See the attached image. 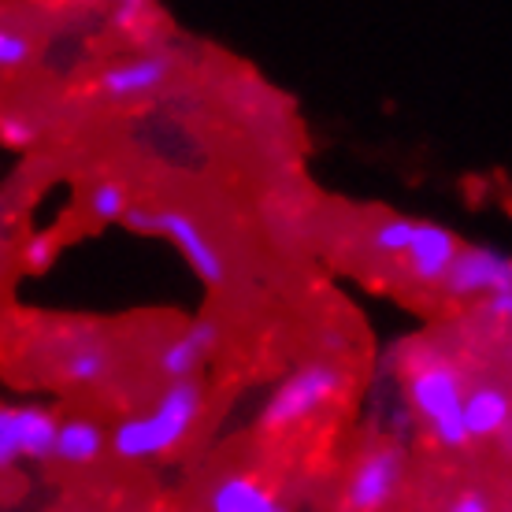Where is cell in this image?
Returning a JSON list of instances; mask_svg holds the SVG:
<instances>
[{
    "label": "cell",
    "mask_w": 512,
    "mask_h": 512,
    "mask_svg": "<svg viewBox=\"0 0 512 512\" xmlns=\"http://www.w3.org/2000/svg\"><path fill=\"white\" fill-rule=\"evenodd\" d=\"M346 372L331 364V360H308L297 364L290 375H282V383L275 386L264 401V409L256 416V427L268 438L286 435L301 423L316 420L320 412H327L346 390Z\"/></svg>",
    "instance_id": "3957f363"
},
{
    "label": "cell",
    "mask_w": 512,
    "mask_h": 512,
    "mask_svg": "<svg viewBox=\"0 0 512 512\" xmlns=\"http://www.w3.org/2000/svg\"><path fill=\"white\" fill-rule=\"evenodd\" d=\"M219 342H223V331H219L216 320H193L190 327H182V331L160 349L156 368H160V375H164L167 383L193 379L208 360L216 357Z\"/></svg>",
    "instance_id": "ba28073f"
},
{
    "label": "cell",
    "mask_w": 512,
    "mask_h": 512,
    "mask_svg": "<svg viewBox=\"0 0 512 512\" xmlns=\"http://www.w3.org/2000/svg\"><path fill=\"white\" fill-rule=\"evenodd\" d=\"M112 26H116L119 34H127L130 41L149 45L156 34V26H160V15H156V8H149V4L127 0V4H116V8H112Z\"/></svg>",
    "instance_id": "9a60e30c"
},
{
    "label": "cell",
    "mask_w": 512,
    "mask_h": 512,
    "mask_svg": "<svg viewBox=\"0 0 512 512\" xmlns=\"http://www.w3.org/2000/svg\"><path fill=\"white\" fill-rule=\"evenodd\" d=\"M123 223L138 234H160V238H171V242L179 245V253L186 256V264L193 268V275L205 282L208 290L227 286L231 268H227L223 253L212 245L205 227H201L193 216H186V212H179V208H134L130 205Z\"/></svg>",
    "instance_id": "277c9868"
},
{
    "label": "cell",
    "mask_w": 512,
    "mask_h": 512,
    "mask_svg": "<svg viewBox=\"0 0 512 512\" xmlns=\"http://www.w3.org/2000/svg\"><path fill=\"white\" fill-rule=\"evenodd\" d=\"M205 412V386L197 379L167 383L149 412H134L127 420H119L108 435V449L119 461H156L167 457L190 438Z\"/></svg>",
    "instance_id": "6da1fadb"
},
{
    "label": "cell",
    "mask_w": 512,
    "mask_h": 512,
    "mask_svg": "<svg viewBox=\"0 0 512 512\" xmlns=\"http://www.w3.org/2000/svg\"><path fill=\"white\" fill-rule=\"evenodd\" d=\"M104 449H108V431L101 423L90 416H71V420H60L52 461L67 464V468H86V464L101 461Z\"/></svg>",
    "instance_id": "7c38bea8"
},
{
    "label": "cell",
    "mask_w": 512,
    "mask_h": 512,
    "mask_svg": "<svg viewBox=\"0 0 512 512\" xmlns=\"http://www.w3.org/2000/svg\"><path fill=\"white\" fill-rule=\"evenodd\" d=\"M457 249H461V242L453 238V231H446L442 223H431V219H416L412 242H409V249H405L409 275L420 282V286H442Z\"/></svg>",
    "instance_id": "9c48e42d"
},
{
    "label": "cell",
    "mask_w": 512,
    "mask_h": 512,
    "mask_svg": "<svg viewBox=\"0 0 512 512\" xmlns=\"http://www.w3.org/2000/svg\"><path fill=\"white\" fill-rule=\"evenodd\" d=\"M112 372V353L104 346H75L64 357V379L71 386H101Z\"/></svg>",
    "instance_id": "5bb4252c"
},
{
    "label": "cell",
    "mask_w": 512,
    "mask_h": 512,
    "mask_svg": "<svg viewBox=\"0 0 512 512\" xmlns=\"http://www.w3.org/2000/svg\"><path fill=\"white\" fill-rule=\"evenodd\" d=\"M446 512H494V505H490V498L483 490H461L457 498L449 501Z\"/></svg>",
    "instance_id": "7402d4cb"
},
{
    "label": "cell",
    "mask_w": 512,
    "mask_h": 512,
    "mask_svg": "<svg viewBox=\"0 0 512 512\" xmlns=\"http://www.w3.org/2000/svg\"><path fill=\"white\" fill-rule=\"evenodd\" d=\"M509 420H512V401L505 386L479 383L464 390L461 423H464L468 442H494V438H505L509 435Z\"/></svg>",
    "instance_id": "30bf717a"
},
{
    "label": "cell",
    "mask_w": 512,
    "mask_h": 512,
    "mask_svg": "<svg viewBox=\"0 0 512 512\" xmlns=\"http://www.w3.org/2000/svg\"><path fill=\"white\" fill-rule=\"evenodd\" d=\"M23 461L19 446V412L15 405H0V472H15Z\"/></svg>",
    "instance_id": "ac0fdd59"
},
{
    "label": "cell",
    "mask_w": 512,
    "mask_h": 512,
    "mask_svg": "<svg viewBox=\"0 0 512 512\" xmlns=\"http://www.w3.org/2000/svg\"><path fill=\"white\" fill-rule=\"evenodd\" d=\"M41 127L26 112H0V145L8 149H30L38 145Z\"/></svg>",
    "instance_id": "d6986e66"
},
{
    "label": "cell",
    "mask_w": 512,
    "mask_h": 512,
    "mask_svg": "<svg viewBox=\"0 0 512 512\" xmlns=\"http://www.w3.org/2000/svg\"><path fill=\"white\" fill-rule=\"evenodd\" d=\"M405 483V453L397 446H372L360 453L353 475L346 483L349 512H383L397 501V490Z\"/></svg>",
    "instance_id": "8992f818"
},
{
    "label": "cell",
    "mask_w": 512,
    "mask_h": 512,
    "mask_svg": "<svg viewBox=\"0 0 512 512\" xmlns=\"http://www.w3.org/2000/svg\"><path fill=\"white\" fill-rule=\"evenodd\" d=\"M453 301H475V297H494L512 290V260L494 245H461L446 279L438 286Z\"/></svg>",
    "instance_id": "5b68a950"
},
{
    "label": "cell",
    "mask_w": 512,
    "mask_h": 512,
    "mask_svg": "<svg viewBox=\"0 0 512 512\" xmlns=\"http://www.w3.org/2000/svg\"><path fill=\"white\" fill-rule=\"evenodd\" d=\"M56 253H60V238L49 231H41V234H30L23 245V264L30 271H45L56 260Z\"/></svg>",
    "instance_id": "44dd1931"
},
{
    "label": "cell",
    "mask_w": 512,
    "mask_h": 512,
    "mask_svg": "<svg viewBox=\"0 0 512 512\" xmlns=\"http://www.w3.org/2000/svg\"><path fill=\"white\" fill-rule=\"evenodd\" d=\"M208 512H290V505L264 479L234 472V475H223L216 487H212Z\"/></svg>",
    "instance_id": "8fae6325"
},
{
    "label": "cell",
    "mask_w": 512,
    "mask_h": 512,
    "mask_svg": "<svg viewBox=\"0 0 512 512\" xmlns=\"http://www.w3.org/2000/svg\"><path fill=\"white\" fill-rule=\"evenodd\" d=\"M86 208H90V216L101 219V223H119V219L127 216V208H130L127 186H123V182H116V179L93 182L90 197H86Z\"/></svg>",
    "instance_id": "2e32d148"
},
{
    "label": "cell",
    "mask_w": 512,
    "mask_h": 512,
    "mask_svg": "<svg viewBox=\"0 0 512 512\" xmlns=\"http://www.w3.org/2000/svg\"><path fill=\"white\" fill-rule=\"evenodd\" d=\"M464 372L442 353H416L409 360V405L442 449H464L468 435L461 423Z\"/></svg>",
    "instance_id": "7a4b0ae2"
},
{
    "label": "cell",
    "mask_w": 512,
    "mask_h": 512,
    "mask_svg": "<svg viewBox=\"0 0 512 512\" xmlns=\"http://www.w3.org/2000/svg\"><path fill=\"white\" fill-rule=\"evenodd\" d=\"M412 231H416V219L409 216H386L375 223L372 231V249L383 256H405L412 242Z\"/></svg>",
    "instance_id": "e0dca14e"
},
{
    "label": "cell",
    "mask_w": 512,
    "mask_h": 512,
    "mask_svg": "<svg viewBox=\"0 0 512 512\" xmlns=\"http://www.w3.org/2000/svg\"><path fill=\"white\" fill-rule=\"evenodd\" d=\"M15 412H19V446H23V461H52L60 416L49 412L45 405H15Z\"/></svg>",
    "instance_id": "4fadbf2b"
},
{
    "label": "cell",
    "mask_w": 512,
    "mask_h": 512,
    "mask_svg": "<svg viewBox=\"0 0 512 512\" xmlns=\"http://www.w3.org/2000/svg\"><path fill=\"white\" fill-rule=\"evenodd\" d=\"M34 60V41L15 26H0V71H19Z\"/></svg>",
    "instance_id": "ffe728a7"
},
{
    "label": "cell",
    "mask_w": 512,
    "mask_h": 512,
    "mask_svg": "<svg viewBox=\"0 0 512 512\" xmlns=\"http://www.w3.org/2000/svg\"><path fill=\"white\" fill-rule=\"evenodd\" d=\"M487 312L494 316L498 323H509V316H512V290L509 294H494V297H487Z\"/></svg>",
    "instance_id": "603a6c76"
},
{
    "label": "cell",
    "mask_w": 512,
    "mask_h": 512,
    "mask_svg": "<svg viewBox=\"0 0 512 512\" xmlns=\"http://www.w3.org/2000/svg\"><path fill=\"white\" fill-rule=\"evenodd\" d=\"M175 75V56L171 52H138L130 60L104 67L97 75V90L108 101H141L149 93L164 90L167 78Z\"/></svg>",
    "instance_id": "52a82bcc"
}]
</instances>
